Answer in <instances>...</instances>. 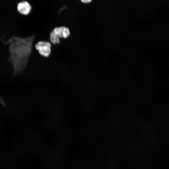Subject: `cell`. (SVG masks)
<instances>
[{
  "instance_id": "cell-1",
  "label": "cell",
  "mask_w": 169,
  "mask_h": 169,
  "mask_svg": "<svg viewBox=\"0 0 169 169\" xmlns=\"http://www.w3.org/2000/svg\"><path fill=\"white\" fill-rule=\"evenodd\" d=\"M35 37L34 35L25 38L13 36L6 41L2 40L5 44L9 45L10 55L8 61L13 65L14 76L20 74L25 69L32 51Z\"/></svg>"
},
{
  "instance_id": "cell-2",
  "label": "cell",
  "mask_w": 169,
  "mask_h": 169,
  "mask_svg": "<svg viewBox=\"0 0 169 169\" xmlns=\"http://www.w3.org/2000/svg\"><path fill=\"white\" fill-rule=\"evenodd\" d=\"M70 35V32L68 27L64 26L56 27L50 32L49 39L53 44H59L60 43V38H67Z\"/></svg>"
},
{
  "instance_id": "cell-3",
  "label": "cell",
  "mask_w": 169,
  "mask_h": 169,
  "mask_svg": "<svg viewBox=\"0 0 169 169\" xmlns=\"http://www.w3.org/2000/svg\"><path fill=\"white\" fill-rule=\"evenodd\" d=\"M51 46L49 42L44 41L38 42L35 45V48L38 51L39 54L45 58H48L50 55Z\"/></svg>"
},
{
  "instance_id": "cell-4",
  "label": "cell",
  "mask_w": 169,
  "mask_h": 169,
  "mask_svg": "<svg viewBox=\"0 0 169 169\" xmlns=\"http://www.w3.org/2000/svg\"><path fill=\"white\" fill-rule=\"evenodd\" d=\"M17 10L21 14L23 15H28L30 13L32 7L29 3L26 1L19 2L17 4Z\"/></svg>"
},
{
  "instance_id": "cell-5",
  "label": "cell",
  "mask_w": 169,
  "mask_h": 169,
  "mask_svg": "<svg viewBox=\"0 0 169 169\" xmlns=\"http://www.w3.org/2000/svg\"><path fill=\"white\" fill-rule=\"evenodd\" d=\"M82 3L84 4L90 3L92 0H79Z\"/></svg>"
}]
</instances>
